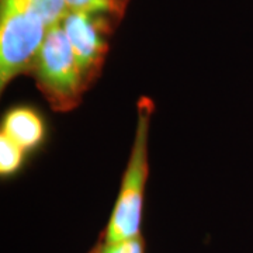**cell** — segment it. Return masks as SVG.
<instances>
[{
	"label": "cell",
	"instance_id": "cell-1",
	"mask_svg": "<svg viewBox=\"0 0 253 253\" xmlns=\"http://www.w3.org/2000/svg\"><path fill=\"white\" fill-rule=\"evenodd\" d=\"M152 111V100L146 97L139 99L135 139L118 199L101 238L104 242H120L141 236L144 191L148 177V135Z\"/></svg>",
	"mask_w": 253,
	"mask_h": 253
},
{
	"label": "cell",
	"instance_id": "cell-2",
	"mask_svg": "<svg viewBox=\"0 0 253 253\" xmlns=\"http://www.w3.org/2000/svg\"><path fill=\"white\" fill-rule=\"evenodd\" d=\"M31 73L55 111H71L89 87L61 23L48 28Z\"/></svg>",
	"mask_w": 253,
	"mask_h": 253
},
{
	"label": "cell",
	"instance_id": "cell-3",
	"mask_svg": "<svg viewBox=\"0 0 253 253\" xmlns=\"http://www.w3.org/2000/svg\"><path fill=\"white\" fill-rule=\"evenodd\" d=\"M48 27L28 0H1L0 87L23 73L31 72Z\"/></svg>",
	"mask_w": 253,
	"mask_h": 253
},
{
	"label": "cell",
	"instance_id": "cell-4",
	"mask_svg": "<svg viewBox=\"0 0 253 253\" xmlns=\"http://www.w3.org/2000/svg\"><path fill=\"white\" fill-rule=\"evenodd\" d=\"M61 26L71 42L82 73L90 86L99 76L107 52V42L103 37L104 26L94 14L75 10L68 11Z\"/></svg>",
	"mask_w": 253,
	"mask_h": 253
},
{
	"label": "cell",
	"instance_id": "cell-5",
	"mask_svg": "<svg viewBox=\"0 0 253 253\" xmlns=\"http://www.w3.org/2000/svg\"><path fill=\"white\" fill-rule=\"evenodd\" d=\"M1 134L10 138L24 151H28L42 141L44 123L34 110L17 107L6 114Z\"/></svg>",
	"mask_w": 253,
	"mask_h": 253
},
{
	"label": "cell",
	"instance_id": "cell-6",
	"mask_svg": "<svg viewBox=\"0 0 253 253\" xmlns=\"http://www.w3.org/2000/svg\"><path fill=\"white\" fill-rule=\"evenodd\" d=\"M28 3L48 28L59 24L69 11L65 0H28Z\"/></svg>",
	"mask_w": 253,
	"mask_h": 253
},
{
	"label": "cell",
	"instance_id": "cell-7",
	"mask_svg": "<svg viewBox=\"0 0 253 253\" xmlns=\"http://www.w3.org/2000/svg\"><path fill=\"white\" fill-rule=\"evenodd\" d=\"M24 149L1 134L0 135V172L3 176L17 170L24 158Z\"/></svg>",
	"mask_w": 253,
	"mask_h": 253
},
{
	"label": "cell",
	"instance_id": "cell-8",
	"mask_svg": "<svg viewBox=\"0 0 253 253\" xmlns=\"http://www.w3.org/2000/svg\"><path fill=\"white\" fill-rule=\"evenodd\" d=\"M69 10L84 11L99 16L103 13L117 11L121 6V0H65Z\"/></svg>",
	"mask_w": 253,
	"mask_h": 253
},
{
	"label": "cell",
	"instance_id": "cell-9",
	"mask_svg": "<svg viewBox=\"0 0 253 253\" xmlns=\"http://www.w3.org/2000/svg\"><path fill=\"white\" fill-rule=\"evenodd\" d=\"M93 251L96 253H145L144 238L141 235L120 242H104L101 239Z\"/></svg>",
	"mask_w": 253,
	"mask_h": 253
},
{
	"label": "cell",
	"instance_id": "cell-10",
	"mask_svg": "<svg viewBox=\"0 0 253 253\" xmlns=\"http://www.w3.org/2000/svg\"><path fill=\"white\" fill-rule=\"evenodd\" d=\"M90 253H96V252H94V251H93V249H91V251H90Z\"/></svg>",
	"mask_w": 253,
	"mask_h": 253
}]
</instances>
